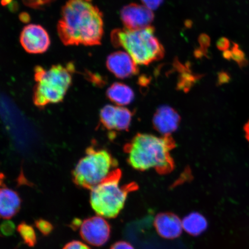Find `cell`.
I'll list each match as a JSON object with an SVG mask.
<instances>
[{
    "label": "cell",
    "mask_w": 249,
    "mask_h": 249,
    "mask_svg": "<svg viewBox=\"0 0 249 249\" xmlns=\"http://www.w3.org/2000/svg\"><path fill=\"white\" fill-rule=\"evenodd\" d=\"M117 161L105 149L89 147L72 171L77 186L92 189L107 178L117 169Z\"/></svg>",
    "instance_id": "6"
},
{
    "label": "cell",
    "mask_w": 249,
    "mask_h": 249,
    "mask_svg": "<svg viewBox=\"0 0 249 249\" xmlns=\"http://www.w3.org/2000/svg\"><path fill=\"white\" fill-rule=\"evenodd\" d=\"M182 228L185 232L192 236H198L206 231L208 221L202 214L198 213H192L182 220Z\"/></svg>",
    "instance_id": "16"
},
{
    "label": "cell",
    "mask_w": 249,
    "mask_h": 249,
    "mask_svg": "<svg viewBox=\"0 0 249 249\" xmlns=\"http://www.w3.org/2000/svg\"><path fill=\"white\" fill-rule=\"evenodd\" d=\"M154 226L159 235L167 239H173L181 235L182 220L172 213H161L156 216Z\"/></svg>",
    "instance_id": "12"
},
{
    "label": "cell",
    "mask_w": 249,
    "mask_h": 249,
    "mask_svg": "<svg viewBox=\"0 0 249 249\" xmlns=\"http://www.w3.org/2000/svg\"><path fill=\"white\" fill-rule=\"evenodd\" d=\"M180 120L179 115L173 108L161 107L154 115L153 124L156 130L163 136H171L178 128Z\"/></svg>",
    "instance_id": "13"
},
{
    "label": "cell",
    "mask_w": 249,
    "mask_h": 249,
    "mask_svg": "<svg viewBox=\"0 0 249 249\" xmlns=\"http://www.w3.org/2000/svg\"><path fill=\"white\" fill-rule=\"evenodd\" d=\"M62 249H91V248L82 242L72 241L68 242Z\"/></svg>",
    "instance_id": "22"
},
{
    "label": "cell",
    "mask_w": 249,
    "mask_h": 249,
    "mask_svg": "<svg viewBox=\"0 0 249 249\" xmlns=\"http://www.w3.org/2000/svg\"><path fill=\"white\" fill-rule=\"evenodd\" d=\"M142 1L145 7L151 10H155L160 7L163 0H142Z\"/></svg>",
    "instance_id": "24"
},
{
    "label": "cell",
    "mask_w": 249,
    "mask_h": 249,
    "mask_svg": "<svg viewBox=\"0 0 249 249\" xmlns=\"http://www.w3.org/2000/svg\"><path fill=\"white\" fill-rule=\"evenodd\" d=\"M120 16L126 29L132 30L151 27L154 19L151 9L135 3L124 6L121 10Z\"/></svg>",
    "instance_id": "9"
},
{
    "label": "cell",
    "mask_w": 249,
    "mask_h": 249,
    "mask_svg": "<svg viewBox=\"0 0 249 249\" xmlns=\"http://www.w3.org/2000/svg\"><path fill=\"white\" fill-rule=\"evenodd\" d=\"M223 57L226 59L227 60H231V51L227 50V51L223 52Z\"/></svg>",
    "instance_id": "29"
},
{
    "label": "cell",
    "mask_w": 249,
    "mask_h": 249,
    "mask_svg": "<svg viewBox=\"0 0 249 249\" xmlns=\"http://www.w3.org/2000/svg\"><path fill=\"white\" fill-rule=\"evenodd\" d=\"M35 226L38 231L42 233L43 236H48L51 235L53 231L54 226L51 222L48 220L43 219H38L35 221Z\"/></svg>",
    "instance_id": "19"
},
{
    "label": "cell",
    "mask_w": 249,
    "mask_h": 249,
    "mask_svg": "<svg viewBox=\"0 0 249 249\" xmlns=\"http://www.w3.org/2000/svg\"><path fill=\"white\" fill-rule=\"evenodd\" d=\"M230 40L225 38V37H222L217 40L216 46L218 49L220 51L225 52L229 50L230 48Z\"/></svg>",
    "instance_id": "23"
},
{
    "label": "cell",
    "mask_w": 249,
    "mask_h": 249,
    "mask_svg": "<svg viewBox=\"0 0 249 249\" xmlns=\"http://www.w3.org/2000/svg\"><path fill=\"white\" fill-rule=\"evenodd\" d=\"M107 69L120 79H126L138 73L137 64L127 53L117 52L107 58Z\"/></svg>",
    "instance_id": "11"
},
{
    "label": "cell",
    "mask_w": 249,
    "mask_h": 249,
    "mask_svg": "<svg viewBox=\"0 0 249 249\" xmlns=\"http://www.w3.org/2000/svg\"><path fill=\"white\" fill-rule=\"evenodd\" d=\"M5 178L4 174L2 173H0V187H1L2 185H4Z\"/></svg>",
    "instance_id": "30"
},
{
    "label": "cell",
    "mask_w": 249,
    "mask_h": 249,
    "mask_svg": "<svg viewBox=\"0 0 249 249\" xmlns=\"http://www.w3.org/2000/svg\"><path fill=\"white\" fill-rule=\"evenodd\" d=\"M21 202L18 192L5 187L0 188V219L9 220L17 215Z\"/></svg>",
    "instance_id": "14"
},
{
    "label": "cell",
    "mask_w": 249,
    "mask_h": 249,
    "mask_svg": "<svg viewBox=\"0 0 249 249\" xmlns=\"http://www.w3.org/2000/svg\"><path fill=\"white\" fill-rule=\"evenodd\" d=\"M107 95L111 102L120 107L129 105L134 99L133 90L124 84L114 83L107 89Z\"/></svg>",
    "instance_id": "15"
},
{
    "label": "cell",
    "mask_w": 249,
    "mask_h": 249,
    "mask_svg": "<svg viewBox=\"0 0 249 249\" xmlns=\"http://www.w3.org/2000/svg\"><path fill=\"white\" fill-rule=\"evenodd\" d=\"M244 131L245 133V138L249 142V120L245 124Z\"/></svg>",
    "instance_id": "27"
},
{
    "label": "cell",
    "mask_w": 249,
    "mask_h": 249,
    "mask_svg": "<svg viewBox=\"0 0 249 249\" xmlns=\"http://www.w3.org/2000/svg\"><path fill=\"white\" fill-rule=\"evenodd\" d=\"M20 18L23 22H28L30 20L29 15L27 14H21L20 16Z\"/></svg>",
    "instance_id": "28"
},
{
    "label": "cell",
    "mask_w": 249,
    "mask_h": 249,
    "mask_svg": "<svg viewBox=\"0 0 249 249\" xmlns=\"http://www.w3.org/2000/svg\"><path fill=\"white\" fill-rule=\"evenodd\" d=\"M17 230L25 245L30 248L35 247L37 244V236L32 226L23 222L18 225Z\"/></svg>",
    "instance_id": "17"
},
{
    "label": "cell",
    "mask_w": 249,
    "mask_h": 249,
    "mask_svg": "<svg viewBox=\"0 0 249 249\" xmlns=\"http://www.w3.org/2000/svg\"><path fill=\"white\" fill-rule=\"evenodd\" d=\"M15 231V224L10 220H6L0 225V232L3 235L5 236L13 235Z\"/></svg>",
    "instance_id": "21"
},
{
    "label": "cell",
    "mask_w": 249,
    "mask_h": 249,
    "mask_svg": "<svg viewBox=\"0 0 249 249\" xmlns=\"http://www.w3.org/2000/svg\"><path fill=\"white\" fill-rule=\"evenodd\" d=\"M110 249H135L131 244L125 241H119L112 246Z\"/></svg>",
    "instance_id": "25"
},
{
    "label": "cell",
    "mask_w": 249,
    "mask_h": 249,
    "mask_svg": "<svg viewBox=\"0 0 249 249\" xmlns=\"http://www.w3.org/2000/svg\"><path fill=\"white\" fill-rule=\"evenodd\" d=\"M231 59L235 61L241 68L244 67L248 64L246 58L245 53L242 51L237 43L233 42L231 50Z\"/></svg>",
    "instance_id": "18"
},
{
    "label": "cell",
    "mask_w": 249,
    "mask_h": 249,
    "mask_svg": "<svg viewBox=\"0 0 249 249\" xmlns=\"http://www.w3.org/2000/svg\"><path fill=\"white\" fill-rule=\"evenodd\" d=\"M111 41L116 48L125 50L137 65H148L164 55L163 46L152 26L137 30L115 29L111 33Z\"/></svg>",
    "instance_id": "4"
},
{
    "label": "cell",
    "mask_w": 249,
    "mask_h": 249,
    "mask_svg": "<svg viewBox=\"0 0 249 249\" xmlns=\"http://www.w3.org/2000/svg\"><path fill=\"white\" fill-rule=\"evenodd\" d=\"M57 32L65 46L101 45L103 14L91 0H69L61 9Z\"/></svg>",
    "instance_id": "1"
},
{
    "label": "cell",
    "mask_w": 249,
    "mask_h": 249,
    "mask_svg": "<svg viewBox=\"0 0 249 249\" xmlns=\"http://www.w3.org/2000/svg\"><path fill=\"white\" fill-rule=\"evenodd\" d=\"M20 42L25 51L30 54H42L51 46V39L47 31L40 25L30 24L24 27Z\"/></svg>",
    "instance_id": "8"
},
{
    "label": "cell",
    "mask_w": 249,
    "mask_h": 249,
    "mask_svg": "<svg viewBox=\"0 0 249 249\" xmlns=\"http://www.w3.org/2000/svg\"><path fill=\"white\" fill-rule=\"evenodd\" d=\"M176 147L171 136L158 137L149 134H138L124 146L127 161L134 169L145 171L154 169L160 174L174 169L170 152Z\"/></svg>",
    "instance_id": "2"
},
{
    "label": "cell",
    "mask_w": 249,
    "mask_h": 249,
    "mask_svg": "<svg viewBox=\"0 0 249 249\" xmlns=\"http://www.w3.org/2000/svg\"><path fill=\"white\" fill-rule=\"evenodd\" d=\"M55 0H23L27 7L34 9H42L51 4Z\"/></svg>",
    "instance_id": "20"
},
{
    "label": "cell",
    "mask_w": 249,
    "mask_h": 249,
    "mask_svg": "<svg viewBox=\"0 0 249 249\" xmlns=\"http://www.w3.org/2000/svg\"><path fill=\"white\" fill-rule=\"evenodd\" d=\"M74 71L75 68L71 62L65 65H54L49 69L36 66L34 69L36 82L33 89L34 105L42 109L63 101L72 83Z\"/></svg>",
    "instance_id": "3"
},
{
    "label": "cell",
    "mask_w": 249,
    "mask_h": 249,
    "mask_svg": "<svg viewBox=\"0 0 249 249\" xmlns=\"http://www.w3.org/2000/svg\"><path fill=\"white\" fill-rule=\"evenodd\" d=\"M121 171L117 169L99 185L91 190L90 204L98 215L114 218L124 207L129 193L138 188L135 183L121 185Z\"/></svg>",
    "instance_id": "5"
},
{
    "label": "cell",
    "mask_w": 249,
    "mask_h": 249,
    "mask_svg": "<svg viewBox=\"0 0 249 249\" xmlns=\"http://www.w3.org/2000/svg\"><path fill=\"white\" fill-rule=\"evenodd\" d=\"M200 42L202 48L206 51L207 49L210 45V39L209 36L205 35V34H202L200 38Z\"/></svg>",
    "instance_id": "26"
},
{
    "label": "cell",
    "mask_w": 249,
    "mask_h": 249,
    "mask_svg": "<svg viewBox=\"0 0 249 249\" xmlns=\"http://www.w3.org/2000/svg\"><path fill=\"white\" fill-rule=\"evenodd\" d=\"M132 118L131 111L120 106L107 105L100 112L101 123L109 130L123 131L128 129Z\"/></svg>",
    "instance_id": "10"
},
{
    "label": "cell",
    "mask_w": 249,
    "mask_h": 249,
    "mask_svg": "<svg viewBox=\"0 0 249 249\" xmlns=\"http://www.w3.org/2000/svg\"><path fill=\"white\" fill-rule=\"evenodd\" d=\"M79 229L83 240L94 247L104 245L110 238V225L101 216H92L83 220Z\"/></svg>",
    "instance_id": "7"
},
{
    "label": "cell",
    "mask_w": 249,
    "mask_h": 249,
    "mask_svg": "<svg viewBox=\"0 0 249 249\" xmlns=\"http://www.w3.org/2000/svg\"><path fill=\"white\" fill-rule=\"evenodd\" d=\"M12 1V0H1V4L3 5H7Z\"/></svg>",
    "instance_id": "31"
}]
</instances>
